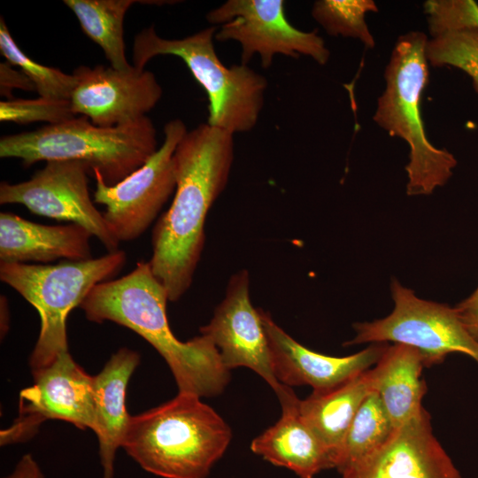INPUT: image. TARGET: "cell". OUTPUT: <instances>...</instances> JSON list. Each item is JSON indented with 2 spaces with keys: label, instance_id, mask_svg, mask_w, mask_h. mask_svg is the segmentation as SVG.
Listing matches in <instances>:
<instances>
[{
  "label": "cell",
  "instance_id": "cell-1",
  "mask_svg": "<svg viewBox=\"0 0 478 478\" xmlns=\"http://www.w3.org/2000/svg\"><path fill=\"white\" fill-rule=\"evenodd\" d=\"M233 135L200 124L186 133L174 151V197L153 228L149 261L170 302L179 300L192 283L204 246L207 213L228 181Z\"/></svg>",
  "mask_w": 478,
  "mask_h": 478
},
{
  "label": "cell",
  "instance_id": "cell-2",
  "mask_svg": "<svg viewBox=\"0 0 478 478\" xmlns=\"http://www.w3.org/2000/svg\"><path fill=\"white\" fill-rule=\"evenodd\" d=\"M168 301L150 262L141 260L127 274L96 285L79 307L90 321H112L146 340L168 365L180 393L200 397L220 395L230 381V373L219 350L204 335L180 341L169 326Z\"/></svg>",
  "mask_w": 478,
  "mask_h": 478
},
{
  "label": "cell",
  "instance_id": "cell-3",
  "mask_svg": "<svg viewBox=\"0 0 478 478\" xmlns=\"http://www.w3.org/2000/svg\"><path fill=\"white\" fill-rule=\"evenodd\" d=\"M200 397L173 399L131 416L121 448L162 478H207L232 439L227 423Z\"/></svg>",
  "mask_w": 478,
  "mask_h": 478
},
{
  "label": "cell",
  "instance_id": "cell-4",
  "mask_svg": "<svg viewBox=\"0 0 478 478\" xmlns=\"http://www.w3.org/2000/svg\"><path fill=\"white\" fill-rule=\"evenodd\" d=\"M157 150L156 128L147 116L112 127L76 116L0 139L2 158H19L25 167L40 161L79 160L110 186L141 167Z\"/></svg>",
  "mask_w": 478,
  "mask_h": 478
},
{
  "label": "cell",
  "instance_id": "cell-5",
  "mask_svg": "<svg viewBox=\"0 0 478 478\" xmlns=\"http://www.w3.org/2000/svg\"><path fill=\"white\" fill-rule=\"evenodd\" d=\"M428 41L420 31L397 38L384 73L386 87L373 117L389 135L409 146L405 168L408 196L432 194L449 181L457 166L453 154L428 141L420 115V99L428 81Z\"/></svg>",
  "mask_w": 478,
  "mask_h": 478
},
{
  "label": "cell",
  "instance_id": "cell-6",
  "mask_svg": "<svg viewBox=\"0 0 478 478\" xmlns=\"http://www.w3.org/2000/svg\"><path fill=\"white\" fill-rule=\"evenodd\" d=\"M215 34L212 26L181 39H166L157 35L154 26L147 27L135 37L134 66L144 70L158 55L181 58L206 91L207 123L232 135L251 131L263 108L267 81L247 65H223L214 50Z\"/></svg>",
  "mask_w": 478,
  "mask_h": 478
},
{
  "label": "cell",
  "instance_id": "cell-7",
  "mask_svg": "<svg viewBox=\"0 0 478 478\" xmlns=\"http://www.w3.org/2000/svg\"><path fill=\"white\" fill-rule=\"evenodd\" d=\"M124 251L87 260L56 265L0 263V279L19 293L39 313L38 339L29 358L35 373L68 351L66 319L97 284L114 277L125 266Z\"/></svg>",
  "mask_w": 478,
  "mask_h": 478
},
{
  "label": "cell",
  "instance_id": "cell-8",
  "mask_svg": "<svg viewBox=\"0 0 478 478\" xmlns=\"http://www.w3.org/2000/svg\"><path fill=\"white\" fill-rule=\"evenodd\" d=\"M394 308L388 316L353 324L355 336L343 343L393 342L419 351L424 366L442 363L451 353H462L478 364V343L467 333L454 307L418 297L397 279L390 284Z\"/></svg>",
  "mask_w": 478,
  "mask_h": 478
},
{
  "label": "cell",
  "instance_id": "cell-9",
  "mask_svg": "<svg viewBox=\"0 0 478 478\" xmlns=\"http://www.w3.org/2000/svg\"><path fill=\"white\" fill-rule=\"evenodd\" d=\"M181 120L164 127V142L138 169L119 183L107 185L97 172L94 202L105 205V222L120 242L140 237L176 189L173 154L187 133Z\"/></svg>",
  "mask_w": 478,
  "mask_h": 478
},
{
  "label": "cell",
  "instance_id": "cell-10",
  "mask_svg": "<svg viewBox=\"0 0 478 478\" xmlns=\"http://www.w3.org/2000/svg\"><path fill=\"white\" fill-rule=\"evenodd\" d=\"M282 0H228L210 11L207 20L222 24L216 32L218 41L233 40L242 47L241 64L247 65L258 54L264 68L275 55L311 57L325 65L330 56L325 42L316 31L305 32L293 27L285 15Z\"/></svg>",
  "mask_w": 478,
  "mask_h": 478
},
{
  "label": "cell",
  "instance_id": "cell-11",
  "mask_svg": "<svg viewBox=\"0 0 478 478\" xmlns=\"http://www.w3.org/2000/svg\"><path fill=\"white\" fill-rule=\"evenodd\" d=\"M32 376L34 384L19 392L17 418L0 432L1 446L30 440L48 420L93 430L94 376L74 361L69 351Z\"/></svg>",
  "mask_w": 478,
  "mask_h": 478
},
{
  "label": "cell",
  "instance_id": "cell-12",
  "mask_svg": "<svg viewBox=\"0 0 478 478\" xmlns=\"http://www.w3.org/2000/svg\"><path fill=\"white\" fill-rule=\"evenodd\" d=\"M89 169L79 160L46 162L25 181L0 184V204H20L31 212L67 220L87 228L108 252L119 250L120 241L94 205L89 191Z\"/></svg>",
  "mask_w": 478,
  "mask_h": 478
},
{
  "label": "cell",
  "instance_id": "cell-13",
  "mask_svg": "<svg viewBox=\"0 0 478 478\" xmlns=\"http://www.w3.org/2000/svg\"><path fill=\"white\" fill-rule=\"evenodd\" d=\"M73 74L76 79L70 98L73 112L102 127L145 117L162 96L153 73L134 66L125 71L111 66H81Z\"/></svg>",
  "mask_w": 478,
  "mask_h": 478
},
{
  "label": "cell",
  "instance_id": "cell-14",
  "mask_svg": "<svg viewBox=\"0 0 478 478\" xmlns=\"http://www.w3.org/2000/svg\"><path fill=\"white\" fill-rule=\"evenodd\" d=\"M249 287L247 270L233 274L224 299L216 307L210 322L200 328V333L217 347L227 370L250 368L277 395L285 385L279 382L274 374L259 309L254 308L251 302Z\"/></svg>",
  "mask_w": 478,
  "mask_h": 478
},
{
  "label": "cell",
  "instance_id": "cell-15",
  "mask_svg": "<svg viewBox=\"0 0 478 478\" xmlns=\"http://www.w3.org/2000/svg\"><path fill=\"white\" fill-rule=\"evenodd\" d=\"M340 474L342 478H462L434 436L425 408L380 450Z\"/></svg>",
  "mask_w": 478,
  "mask_h": 478
},
{
  "label": "cell",
  "instance_id": "cell-16",
  "mask_svg": "<svg viewBox=\"0 0 478 478\" xmlns=\"http://www.w3.org/2000/svg\"><path fill=\"white\" fill-rule=\"evenodd\" d=\"M268 342L274 374L286 386L309 385L313 390H325L351 379L375 366L388 344L371 343L346 357L320 354L297 343L259 309Z\"/></svg>",
  "mask_w": 478,
  "mask_h": 478
},
{
  "label": "cell",
  "instance_id": "cell-17",
  "mask_svg": "<svg viewBox=\"0 0 478 478\" xmlns=\"http://www.w3.org/2000/svg\"><path fill=\"white\" fill-rule=\"evenodd\" d=\"M277 397L281 416L252 440L251 451L299 478H314L321 471L334 468L329 451L303 419L295 392L285 385Z\"/></svg>",
  "mask_w": 478,
  "mask_h": 478
},
{
  "label": "cell",
  "instance_id": "cell-18",
  "mask_svg": "<svg viewBox=\"0 0 478 478\" xmlns=\"http://www.w3.org/2000/svg\"><path fill=\"white\" fill-rule=\"evenodd\" d=\"M92 236L87 228L75 223L47 226L12 212H1L0 263L90 259Z\"/></svg>",
  "mask_w": 478,
  "mask_h": 478
},
{
  "label": "cell",
  "instance_id": "cell-19",
  "mask_svg": "<svg viewBox=\"0 0 478 478\" xmlns=\"http://www.w3.org/2000/svg\"><path fill=\"white\" fill-rule=\"evenodd\" d=\"M139 363V353L123 347L94 376L93 432L98 438L103 478L113 477L115 455L131 417L126 407L127 387Z\"/></svg>",
  "mask_w": 478,
  "mask_h": 478
},
{
  "label": "cell",
  "instance_id": "cell-20",
  "mask_svg": "<svg viewBox=\"0 0 478 478\" xmlns=\"http://www.w3.org/2000/svg\"><path fill=\"white\" fill-rule=\"evenodd\" d=\"M374 389L373 367L334 388L313 390L305 399L300 400V413L329 451L334 468L355 414Z\"/></svg>",
  "mask_w": 478,
  "mask_h": 478
},
{
  "label": "cell",
  "instance_id": "cell-21",
  "mask_svg": "<svg viewBox=\"0 0 478 478\" xmlns=\"http://www.w3.org/2000/svg\"><path fill=\"white\" fill-rule=\"evenodd\" d=\"M419 351L405 344L389 345L374 366V389L397 430L424 408L427 391Z\"/></svg>",
  "mask_w": 478,
  "mask_h": 478
},
{
  "label": "cell",
  "instance_id": "cell-22",
  "mask_svg": "<svg viewBox=\"0 0 478 478\" xmlns=\"http://www.w3.org/2000/svg\"><path fill=\"white\" fill-rule=\"evenodd\" d=\"M83 32L104 51L110 66L129 69L124 42V19L134 0H65Z\"/></svg>",
  "mask_w": 478,
  "mask_h": 478
},
{
  "label": "cell",
  "instance_id": "cell-23",
  "mask_svg": "<svg viewBox=\"0 0 478 478\" xmlns=\"http://www.w3.org/2000/svg\"><path fill=\"white\" fill-rule=\"evenodd\" d=\"M396 429L375 389L355 414L339 451L335 469L346 468L368 458L391 438Z\"/></svg>",
  "mask_w": 478,
  "mask_h": 478
},
{
  "label": "cell",
  "instance_id": "cell-24",
  "mask_svg": "<svg viewBox=\"0 0 478 478\" xmlns=\"http://www.w3.org/2000/svg\"><path fill=\"white\" fill-rule=\"evenodd\" d=\"M376 12L372 0H319L313 4L312 15L328 35L358 39L372 49L375 42L365 19L367 12Z\"/></svg>",
  "mask_w": 478,
  "mask_h": 478
},
{
  "label": "cell",
  "instance_id": "cell-25",
  "mask_svg": "<svg viewBox=\"0 0 478 478\" xmlns=\"http://www.w3.org/2000/svg\"><path fill=\"white\" fill-rule=\"evenodd\" d=\"M0 51L6 61L19 66L42 97L70 100L76 79L54 67L41 65L24 53L13 40L3 17L0 19Z\"/></svg>",
  "mask_w": 478,
  "mask_h": 478
},
{
  "label": "cell",
  "instance_id": "cell-26",
  "mask_svg": "<svg viewBox=\"0 0 478 478\" xmlns=\"http://www.w3.org/2000/svg\"><path fill=\"white\" fill-rule=\"evenodd\" d=\"M426 55L434 67L449 66L465 72L478 94V28L450 30L428 39Z\"/></svg>",
  "mask_w": 478,
  "mask_h": 478
},
{
  "label": "cell",
  "instance_id": "cell-27",
  "mask_svg": "<svg viewBox=\"0 0 478 478\" xmlns=\"http://www.w3.org/2000/svg\"><path fill=\"white\" fill-rule=\"evenodd\" d=\"M70 100L39 96L35 99H12L0 102V120L28 124L44 121L48 125L59 124L75 118Z\"/></svg>",
  "mask_w": 478,
  "mask_h": 478
},
{
  "label": "cell",
  "instance_id": "cell-28",
  "mask_svg": "<svg viewBox=\"0 0 478 478\" xmlns=\"http://www.w3.org/2000/svg\"><path fill=\"white\" fill-rule=\"evenodd\" d=\"M423 8L432 37L450 30L478 28V4L474 0H428Z\"/></svg>",
  "mask_w": 478,
  "mask_h": 478
},
{
  "label": "cell",
  "instance_id": "cell-29",
  "mask_svg": "<svg viewBox=\"0 0 478 478\" xmlns=\"http://www.w3.org/2000/svg\"><path fill=\"white\" fill-rule=\"evenodd\" d=\"M26 91H36L35 86L29 78L22 72L13 68L8 61L0 64V94L6 100L13 99L14 89Z\"/></svg>",
  "mask_w": 478,
  "mask_h": 478
},
{
  "label": "cell",
  "instance_id": "cell-30",
  "mask_svg": "<svg viewBox=\"0 0 478 478\" xmlns=\"http://www.w3.org/2000/svg\"><path fill=\"white\" fill-rule=\"evenodd\" d=\"M454 309L467 333L478 343V287Z\"/></svg>",
  "mask_w": 478,
  "mask_h": 478
},
{
  "label": "cell",
  "instance_id": "cell-31",
  "mask_svg": "<svg viewBox=\"0 0 478 478\" xmlns=\"http://www.w3.org/2000/svg\"><path fill=\"white\" fill-rule=\"evenodd\" d=\"M4 478H44V475L37 461L28 453L22 456L14 469Z\"/></svg>",
  "mask_w": 478,
  "mask_h": 478
},
{
  "label": "cell",
  "instance_id": "cell-32",
  "mask_svg": "<svg viewBox=\"0 0 478 478\" xmlns=\"http://www.w3.org/2000/svg\"><path fill=\"white\" fill-rule=\"evenodd\" d=\"M1 336L8 331L9 312L6 297L1 295Z\"/></svg>",
  "mask_w": 478,
  "mask_h": 478
}]
</instances>
